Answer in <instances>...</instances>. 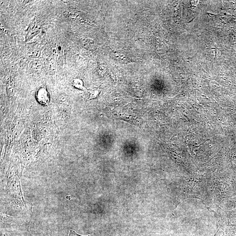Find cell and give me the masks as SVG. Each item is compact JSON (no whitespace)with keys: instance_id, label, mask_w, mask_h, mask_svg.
<instances>
[{"instance_id":"52a82bcc","label":"cell","mask_w":236,"mask_h":236,"mask_svg":"<svg viewBox=\"0 0 236 236\" xmlns=\"http://www.w3.org/2000/svg\"><path fill=\"white\" fill-rule=\"evenodd\" d=\"M7 91L8 95H13L14 94V91L13 85L12 84H8L7 87Z\"/></svg>"},{"instance_id":"7a4b0ae2","label":"cell","mask_w":236,"mask_h":236,"mask_svg":"<svg viewBox=\"0 0 236 236\" xmlns=\"http://www.w3.org/2000/svg\"><path fill=\"white\" fill-rule=\"evenodd\" d=\"M40 28L38 26L33 25L30 27V29L26 36V41H28L40 32Z\"/></svg>"},{"instance_id":"3957f363","label":"cell","mask_w":236,"mask_h":236,"mask_svg":"<svg viewBox=\"0 0 236 236\" xmlns=\"http://www.w3.org/2000/svg\"><path fill=\"white\" fill-rule=\"evenodd\" d=\"M29 66L30 69L35 72L40 71L42 69V64L40 60H33L29 63Z\"/></svg>"},{"instance_id":"ba28073f","label":"cell","mask_w":236,"mask_h":236,"mask_svg":"<svg viewBox=\"0 0 236 236\" xmlns=\"http://www.w3.org/2000/svg\"><path fill=\"white\" fill-rule=\"evenodd\" d=\"M69 236H81V235H79V234H77V233L75 232L73 230H70V232L69 233ZM90 236L89 235L88 236Z\"/></svg>"},{"instance_id":"6da1fadb","label":"cell","mask_w":236,"mask_h":236,"mask_svg":"<svg viewBox=\"0 0 236 236\" xmlns=\"http://www.w3.org/2000/svg\"><path fill=\"white\" fill-rule=\"evenodd\" d=\"M36 98L40 103L47 104L49 102V97L47 89L44 87L40 88L37 91Z\"/></svg>"},{"instance_id":"277c9868","label":"cell","mask_w":236,"mask_h":236,"mask_svg":"<svg viewBox=\"0 0 236 236\" xmlns=\"http://www.w3.org/2000/svg\"><path fill=\"white\" fill-rule=\"evenodd\" d=\"M41 55V51L38 49H33L29 50L28 53V56L30 58H39Z\"/></svg>"},{"instance_id":"8992f818","label":"cell","mask_w":236,"mask_h":236,"mask_svg":"<svg viewBox=\"0 0 236 236\" xmlns=\"http://www.w3.org/2000/svg\"><path fill=\"white\" fill-rule=\"evenodd\" d=\"M73 84L76 88H83L82 83L81 80L78 79H76L73 81Z\"/></svg>"},{"instance_id":"5b68a950","label":"cell","mask_w":236,"mask_h":236,"mask_svg":"<svg viewBox=\"0 0 236 236\" xmlns=\"http://www.w3.org/2000/svg\"><path fill=\"white\" fill-rule=\"evenodd\" d=\"M81 41V44L86 48H91V46L93 44L91 40L87 38L82 39Z\"/></svg>"}]
</instances>
